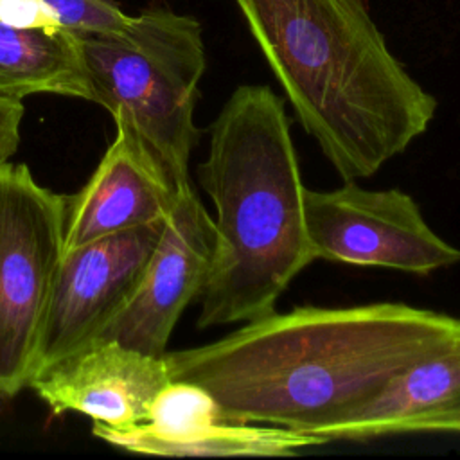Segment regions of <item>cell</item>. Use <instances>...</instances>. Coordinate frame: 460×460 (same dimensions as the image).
Returning <instances> with one entry per match:
<instances>
[{"label":"cell","mask_w":460,"mask_h":460,"mask_svg":"<svg viewBox=\"0 0 460 460\" xmlns=\"http://www.w3.org/2000/svg\"><path fill=\"white\" fill-rule=\"evenodd\" d=\"M59 27L75 36L120 31L129 16L113 0H41Z\"/></svg>","instance_id":"4fadbf2b"},{"label":"cell","mask_w":460,"mask_h":460,"mask_svg":"<svg viewBox=\"0 0 460 460\" xmlns=\"http://www.w3.org/2000/svg\"><path fill=\"white\" fill-rule=\"evenodd\" d=\"M302 129L341 180L426 133L437 99L390 52L367 0H234Z\"/></svg>","instance_id":"7a4b0ae2"},{"label":"cell","mask_w":460,"mask_h":460,"mask_svg":"<svg viewBox=\"0 0 460 460\" xmlns=\"http://www.w3.org/2000/svg\"><path fill=\"white\" fill-rule=\"evenodd\" d=\"M311 433L327 442L460 433V340L410 365L368 401Z\"/></svg>","instance_id":"8fae6325"},{"label":"cell","mask_w":460,"mask_h":460,"mask_svg":"<svg viewBox=\"0 0 460 460\" xmlns=\"http://www.w3.org/2000/svg\"><path fill=\"white\" fill-rule=\"evenodd\" d=\"M214 241V219L190 185L178 194L135 293L101 338L162 358L181 313L203 289Z\"/></svg>","instance_id":"ba28073f"},{"label":"cell","mask_w":460,"mask_h":460,"mask_svg":"<svg viewBox=\"0 0 460 460\" xmlns=\"http://www.w3.org/2000/svg\"><path fill=\"white\" fill-rule=\"evenodd\" d=\"M171 381L164 356L113 340H93L40 368L29 388L54 415L77 411L108 428L147 420L155 395Z\"/></svg>","instance_id":"9c48e42d"},{"label":"cell","mask_w":460,"mask_h":460,"mask_svg":"<svg viewBox=\"0 0 460 460\" xmlns=\"http://www.w3.org/2000/svg\"><path fill=\"white\" fill-rule=\"evenodd\" d=\"M32 93L92 101L79 38L63 27L0 22V97L22 101Z\"/></svg>","instance_id":"7c38bea8"},{"label":"cell","mask_w":460,"mask_h":460,"mask_svg":"<svg viewBox=\"0 0 460 460\" xmlns=\"http://www.w3.org/2000/svg\"><path fill=\"white\" fill-rule=\"evenodd\" d=\"M198 180L216 210L198 329L271 314L291 280L314 261L284 99L266 84L237 86L208 126Z\"/></svg>","instance_id":"3957f363"},{"label":"cell","mask_w":460,"mask_h":460,"mask_svg":"<svg viewBox=\"0 0 460 460\" xmlns=\"http://www.w3.org/2000/svg\"><path fill=\"white\" fill-rule=\"evenodd\" d=\"M77 38L92 102L142 140L178 192L190 187L189 162L199 142L194 111L207 68L199 22L146 9L120 31Z\"/></svg>","instance_id":"277c9868"},{"label":"cell","mask_w":460,"mask_h":460,"mask_svg":"<svg viewBox=\"0 0 460 460\" xmlns=\"http://www.w3.org/2000/svg\"><path fill=\"white\" fill-rule=\"evenodd\" d=\"M460 340V316L402 302L300 305L165 352L171 381L207 390L225 422L311 433Z\"/></svg>","instance_id":"6da1fadb"},{"label":"cell","mask_w":460,"mask_h":460,"mask_svg":"<svg viewBox=\"0 0 460 460\" xmlns=\"http://www.w3.org/2000/svg\"><path fill=\"white\" fill-rule=\"evenodd\" d=\"M23 106L20 101L0 97V164L18 149Z\"/></svg>","instance_id":"5bb4252c"},{"label":"cell","mask_w":460,"mask_h":460,"mask_svg":"<svg viewBox=\"0 0 460 460\" xmlns=\"http://www.w3.org/2000/svg\"><path fill=\"white\" fill-rule=\"evenodd\" d=\"M66 198L25 164H0V399L29 388L65 246Z\"/></svg>","instance_id":"5b68a950"},{"label":"cell","mask_w":460,"mask_h":460,"mask_svg":"<svg viewBox=\"0 0 460 460\" xmlns=\"http://www.w3.org/2000/svg\"><path fill=\"white\" fill-rule=\"evenodd\" d=\"M305 228L313 259L381 266L413 275L460 262V250L424 219L417 201L399 189H365L343 180L331 190L305 187Z\"/></svg>","instance_id":"8992f818"},{"label":"cell","mask_w":460,"mask_h":460,"mask_svg":"<svg viewBox=\"0 0 460 460\" xmlns=\"http://www.w3.org/2000/svg\"><path fill=\"white\" fill-rule=\"evenodd\" d=\"M164 225L165 219L63 250L43 318L36 372L102 336L135 293Z\"/></svg>","instance_id":"52a82bcc"},{"label":"cell","mask_w":460,"mask_h":460,"mask_svg":"<svg viewBox=\"0 0 460 460\" xmlns=\"http://www.w3.org/2000/svg\"><path fill=\"white\" fill-rule=\"evenodd\" d=\"M90 180L66 198L65 246L167 219L178 190L142 140L120 122Z\"/></svg>","instance_id":"30bf717a"}]
</instances>
